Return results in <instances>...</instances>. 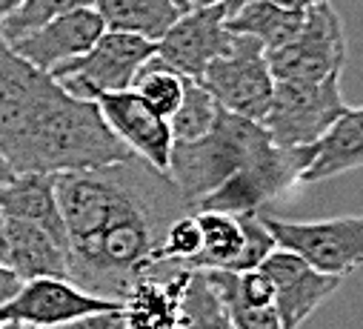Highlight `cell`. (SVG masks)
<instances>
[{"label":"cell","instance_id":"cell-26","mask_svg":"<svg viewBox=\"0 0 363 329\" xmlns=\"http://www.w3.org/2000/svg\"><path fill=\"white\" fill-rule=\"evenodd\" d=\"M203 250V232H201V221L198 215L189 209L184 215H177L169 226L166 235L155 252V267L172 264V267H189Z\"/></svg>","mask_w":363,"mask_h":329},{"label":"cell","instance_id":"cell-17","mask_svg":"<svg viewBox=\"0 0 363 329\" xmlns=\"http://www.w3.org/2000/svg\"><path fill=\"white\" fill-rule=\"evenodd\" d=\"M6 218V215H4ZM9 229V258L6 267L15 269L23 281L35 278H69V252L49 229L6 218Z\"/></svg>","mask_w":363,"mask_h":329},{"label":"cell","instance_id":"cell-8","mask_svg":"<svg viewBox=\"0 0 363 329\" xmlns=\"http://www.w3.org/2000/svg\"><path fill=\"white\" fill-rule=\"evenodd\" d=\"M303 169H306V146L303 149H284L275 143L260 160H255L252 167L235 172L215 192L201 198L192 209L195 212L215 209V212H232V215L260 212L266 203L303 186L301 184Z\"/></svg>","mask_w":363,"mask_h":329},{"label":"cell","instance_id":"cell-12","mask_svg":"<svg viewBox=\"0 0 363 329\" xmlns=\"http://www.w3.org/2000/svg\"><path fill=\"white\" fill-rule=\"evenodd\" d=\"M229 15L223 6H192L155 43V55L186 77H203L212 60L232 49Z\"/></svg>","mask_w":363,"mask_h":329},{"label":"cell","instance_id":"cell-6","mask_svg":"<svg viewBox=\"0 0 363 329\" xmlns=\"http://www.w3.org/2000/svg\"><path fill=\"white\" fill-rule=\"evenodd\" d=\"M152 55H155V40L106 29L89 52H83L69 63H60L49 74L69 95L95 101L98 95L106 92L132 89L135 74Z\"/></svg>","mask_w":363,"mask_h":329},{"label":"cell","instance_id":"cell-18","mask_svg":"<svg viewBox=\"0 0 363 329\" xmlns=\"http://www.w3.org/2000/svg\"><path fill=\"white\" fill-rule=\"evenodd\" d=\"M189 281V269L177 267L166 281L140 278L123 298V329H177L180 323V295Z\"/></svg>","mask_w":363,"mask_h":329},{"label":"cell","instance_id":"cell-14","mask_svg":"<svg viewBox=\"0 0 363 329\" xmlns=\"http://www.w3.org/2000/svg\"><path fill=\"white\" fill-rule=\"evenodd\" d=\"M95 104L104 121L109 123V129L118 135V140L132 155L146 160L152 169L169 175V157H172L174 138L163 115H157L135 89L98 95Z\"/></svg>","mask_w":363,"mask_h":329},{"label":"cell","instance_id":"cell-10","mask_svg":"<svg viewBox=\"0 0 363 329\" xmlns=\"http://www.w3.org/2000/svg\"><path fill=\"white\" fill-rule=\"evenodd\" d=\"M195 215H198L201 232H203V250L186 269L246 272V269H257L272 252L278 250V240L269 232V226L263 223L260 212L232 215V212L201 209Z\"/></svg>","mask_w":363,"mask_h":329},{"label":"cell","instance_id":"cell-27","mask_svg":"<svg viewBox=\"0 0 363 329\" xmlns=\"http://www.w3.org/2000/svg\"><path fill=\"white\" fill-rule=\"evenodd\" d=\"M21 286H23V278L6 264H0V306H6L21 292Z\"/></svg>","mask_w":363,"mask_h":329},{"label":"cell","instance_id":"cell-22","mask_svg":"<svg viewBox=\"0 0 363 329\" xmlns=\"http://www.w3.org/2000/svg\"><path fill=\"white\" fill-rule=\"evenodd\" d=\"M180 329H232L229 312L201 269H189V281L180 295Z\"/></svg>","mask_w":363,"mask_h":329},{"label":"cell","instance_id":"cell-30","mask_svg":"<svg viewBox=\"0 0 363 329\" xmlns=\"http://www.w3.org/2000/svg\"><path fill=\"white\" fill-rule=\"evenodd\" d=\"M275 4H284V6H292V9H312V6H320V4H332V0H275Z\"/></svg>","mask_w":363,"mask_h":329},{"label":"cell","instance_id":"cell-19","mask_svg":"<svg viewBox=\"0 0 363 329\" xmlns=\"http://www.w3.org/2000/svg\"><path fill=\"white\" fill-rule=\"evenodd\" d=\"M0 215L38 223V226L49 229L60 243L69 246L66 223H63V215L57 206L55 175H43V172L15 175L9 184L0 186Z\"/></svg>","mask_w":363,"mask_h":329},{"label":"cell","instance_id":"cell-21","mask_svg":"<svg viewBox=\"0 0 363 329\" xmlns=\"http://www.w3.org/2000/svg\"><path fill=\"white\" fill-rule=\"evenodd\" d=\"M95 9L106 29L140 35L155 43L184 15L172 0H95Z\"/></svg>","mask_w":363,"mask_h":329},{"label":"cell","instance_id":"cell-7","mask_svg":"<svg viewBox=\"0 0 363 329\" xmlns=\"http://www.w3.org/2000/svg\"><path fill=\"white\" fill-rule=\"evenodd\" d=\"M201 80L218 106L257 123L266 118L275 95V74L269 69L266 49L249 35L232 32V49L212 60Z\"/></svg>","mask_w":363,"mask_h":329},{"label":"cell","instance_id":"cell-13","mask_svg":"<svg viewBox=\"0 0 363 329\" xmlns=\"http://www.w3.org/2000/svg\"><path fill=\"white\" fill-rule=\"evenodd\" d=\"M257 269L272 284L275 309L284 329H301L309 315H315V309L323 306L340 286V278L318 272L301 255L284 250V246H278Z\"/></svg>","mask_w":363,"mask_h":329},{"label":"cell","instance_id":"cell-25","mask_svg":"<svg viewBox=\"0 0 363 329\" xmlns=\"http://www.w3.org/2000/svg\"><path fill=\"white\" fill-rule=\"evenodd\" d=\"M95 6V0H23L18 9H12L4 21H0V38L6 43H15L18 38L46 26L49 21Z\"/></svg>","mask_w":363,"mask_h":329},{"label":"cell","instance_id":"cell-20","mask_svg":"<svg viewBox=\"0 0 363 329\" xmlns=\"http://www.w3.org/2000/svg\"><path fill=\"white\" fill-rule=\"evenodd\" d=\"M303 21H306V9H292L275 4V0H252V4H246L226 21V26L235 35L255 38L266 52H275L301 32Z\"/></svg>","mask_w":363,"mask_h":329},{"label":"cell","instance_id":"cell-1","mask_svg":"<svg viewBox=\"0 0 363 329\" xmlns=\"http://www.w3.org/2000/svg\"><path fill=\"white\" fill-rule=\"evenodd\" d=\"M69 238V278L104 298L123 301L152 275L166 226L189 212L174 181L138 155L101 169L55 175Z\"/></svg>","mask_w":363,"mask_h":329},{"label":"cell","instance_id":"cell-24","mask_svg":"<svg viewBox=\"0 0 363 329\" xmlns=\"http://www.w3.org/2000/svg\"><path fill=\"white\" fill-rule=\"evenodd\" d=\"M218 112H220V106L212 98V92L203 87V80L186 77L184 101H180L177 112L169 118L172 138L174 140H198V138H203L215 126Z\"/></svg>","mask_w":363,"mask_h":329},{"label":"cell","instance_id":"cell-9","mask_svg":"<svg viewBox=\"0 0 363 329\" xmlns=\"http://www.w3.org/2000/svg\"><path fill=\"white\" fill-rule=\"evenodd\" d=\"M275 80H326L346 66V32L332 4L306 9L301 32L281 49L266 52Z\"/></svg>","mask_w":363,"mask_h":329},{"label":"cell","instance_id":"cell-36","mask_svg":"<svg viewBox=\"0 0 363 329\" xmlns=\"http://www.w3.org/2000/svg\"><path fill=\"white\" fill-rule=\"evenodd\" d=\"M177 329H180V326H177Z\"/></svg>","mask_w":363,"mask_h":329},{"label":"cell","instance_id":"cell-29","mask_svg":"<svg viewBox=\"0 0 363 329\" xmlns=\"http://www.w3.org/2000/svg\"><path fill=\"white\" fill-rule=\"evenodd\" d=\"M9 258V229H6V218L0 215V264H6Z\"/></svg>","mask_w":363,"mask_h":329},{"label":"cell","instance_id":"cell-15","mask_svg":"<svg viewBox=\"0 0 363 329\" xmlns=\"http://www.w3.org/2000/svg\"><path fill=\"white\" fill-rule=\"evenodd\" d=\"M106 32L104 18L98 15L95 6L89 9H77L69 15H60L55 21H49L46 26L18 38L15 43H9L23 60H29L35 69L40 72H52L60 63H69L74 57H80L83 52H89L98 38Z\"/></svg>","mask_w":363,"mask_h":329},{"label":"cell","instance_id":"cell-23","mask_svg":"<svg viewBox=\"0 0 363 329\" xmlns=\"http://www.w3.org/2000/svg\"><path fill=\"white\" fill-rule=\"evenodd\" d=\"M184 84H186V74H180L177 69H172L169 63H163L157 55H152L140 72L135 74V84L132 89L166 121L177 112L180 101H184Z\"/></svg>","mask_w":363,"mask_h":329},{"label":"cell","instance_id":"cell-28","mask_svg":"<svg viewBox=\"0 0 363 329\" xmlns=\"http://www.w3.org/2000/svg\"><path fill=\"white\" fill-rule=\"evenodd\" d=\"M246 4H252V0H198L195 6H223L226 9V15L232 18L238 9H243Z\"/></svg>","mask_w":363,"mask_h":329},{"label":"cell","instance_id":"cell-31","mask_svg":"<svg viewBox=\"0 0 363 329\" xmlns=\"http://www.w3.org/2000/svg\"><path fill=\"white\" fill-rule=\"evenodd\" d=\"M12 178H15V169H12L9 163H6V157L0 155V186H4V184H9Z\"/></svg>","mask_w":363,"mask_h":329},{"label":"cell","instance_id":"cell-16","mask_svg":"<svg viewBox=\"0 0 363 329\" xmlns=\"http://www.w3.org/2000/svg\"><path fill=\"white\" fill-rule=\"evenodd\" d=\"M363 167V106L346 112L312 143L306 146V169L301 184H320L343 172Z\"/></svg>","mask_w":363,"mask_h":329},{"label":"cell","instance_id":"cell-5","mask_svg":"<svg viewBox=\"0 0 363 329\" xmlns=\"http://www.w3.org/2000/svg\"><path fill=\"white\" fill-rule=\"evenodd\" d=\"M260 218L275 235L278 246L301 255L318 272L346 278L363 267V215L286 221L260 209Z\"/></svg>","mask_w":363,"mask_h":329},{"label":"cell","instance_id":"cell-33","mask_svg":"<svg viewBox=\"0 0 363 329\" xmlns=\"http://www.w3.org/2000/svg\"><path fill=\"white\" fill-rule=\"evenodd\" d=\"M0 329H38L29 323H18V320H0Z\"/></svg>","mask_w":363,"mask_h":329},{"label":"cell","instance_id":"cell-2","mask_svg":"<svg viewBox=\"0 0 363 329\" xmlns=\"http://www.w3.org/2000/svg\"><path fill=\"white\" fill-rule=\"evenodd\" d=\"M0 155L15 175L83 172L135 157L109 129L98 104L69 95L55 77L21 126L0 143Z\"/></svg>","mask_w":363,"mask_h":329},{"label":"cell","instance_id":"cell-32","mask_svg":"<svg viewBox=\"0 0 363 329\" xmlns=\"http://www.w3.org/2000/svg\"><path fill=\"white\" fill-rule=\"evenodd\" d=\"M23 4V0H0V12H4V18L12 12V9H18Z\"/></svg>","mask_w":363,"mask_h":329},{"label":"cell","instance_id":"cell-4","mask_svg":"<svg viewBox=\"0 0 363 329\" xmlns=\"http://www.w3.org/2000/svg\"><path fill=\"white\" fill-rule=\"evenodd\" d=\"M340 74H329L326 80H275V95L266 118L260 121L263 129L284 149H303L312 146L343 112L340 95Z\"/></svg>","mask_w":363,"mask_h":329},{"label":"cell","instance_id":"cell-34","mask_svg":"<svg viewBox=\"0 0 363 329\" xmlns=\"http://www.w3.org/2000/svg\"><path fill=\"white\" fill-rule=\"evenodd\" d=\"M172 4H174L180 12H186V9H192V6L198 4V0H172Z\"/></svg>","mask_w":363,"mask_h":329},{"label":"cell","instance_id":"cell-35","mask_svg":"<svg viewBox=\"0 0 363 329\" xmlns=\"http://www.w3.org/2000/svg\"><path fill=\"white\" fill-rule=\"evenodd\" d=\"M0 21H4V12H0Z\"/></svg>","mask_w":363,"mask_h":329},{"label":"cell","instance_id":"cell-3","mask_svg":"<svg viewBox=\"0 0 363 329\" xmlns=\"http://www.w3.org/2000/svg\"><path fill=\"white\" fill-rule=\"evenodd\" d=\"M272 146L275 140L263 129V123L240 118L220 106L215 126L203 138L174 140L169 157V178L192 209L235 172L260 160Z\"/></svg>","mask_w":363,"mask_h":329},{"label":"cell","instance_id":"cell-11","mask_svg":"<svg viewBox=\"0 0 363 329\" xmlns=\"http://www.w3.org/2000/svg\"><path fill=\"white\" fill-rule=\"evenodd\" d=\"M123 309V301L86 292L72 278H35L23 281L21 292L0 306V320H18L38 329H60L89 315Z\"/></svg>","mask_w":363,"mask_h":329}]
</instances>
